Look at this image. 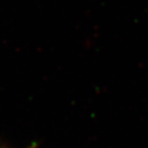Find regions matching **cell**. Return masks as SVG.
Returning a JSON list of instances; mask_svg holds the SVG:
<instances>
[{
	"label": "cell",
	"instance_id": "cell-1",
	"mask_svg": "<svg viewBox=\"0 0 148 148\" xmlns=\"http://www.w3.org/2000/svg\"><path fill=\"white\" fill-rule=\"evenodd\" d=\"M0 148H2V147H0Z\"/></svg>",
	"mask_w": 148,
	"mask_h": 148
}]
</instances>
